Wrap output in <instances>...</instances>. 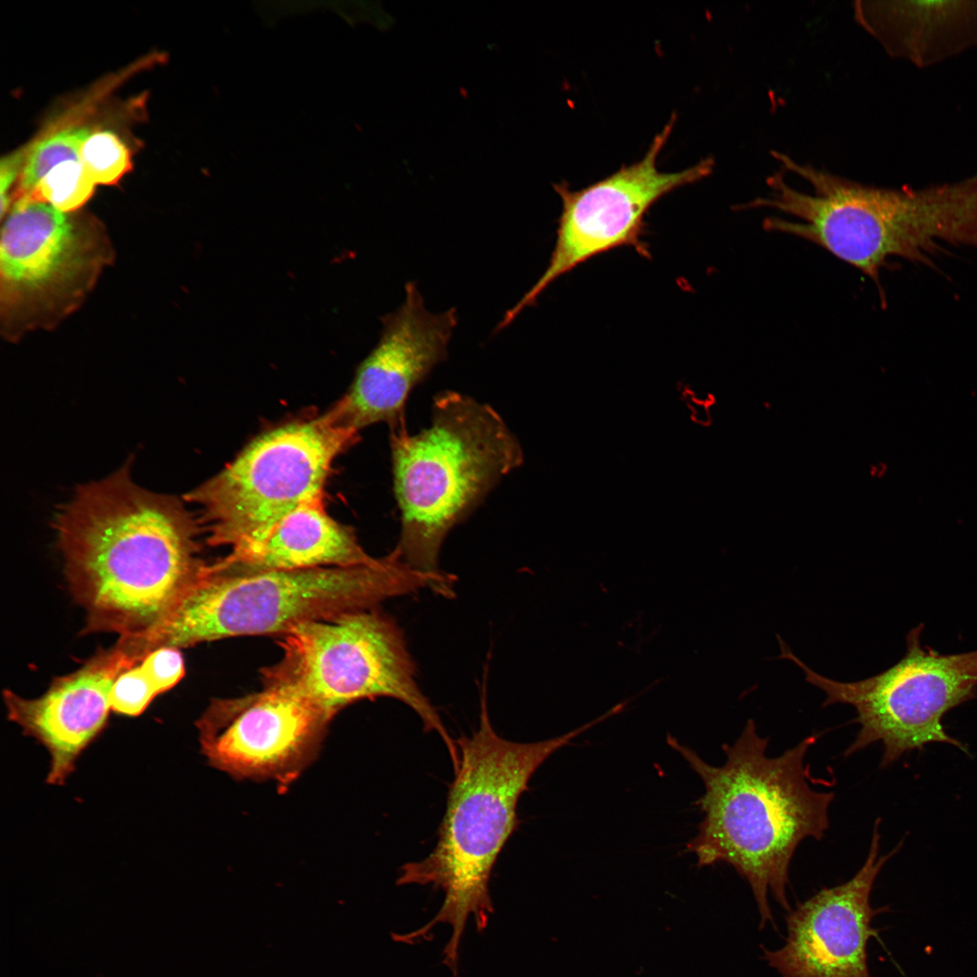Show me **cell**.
Returning a JSON list of instances; mask_svg holds the SVG:
<instances>
[{"instance_id":"obj_13","label":"cell","mask_w":977,"mask_h":977,"mask_svg":"<svg viewBox=\"0 0 977 977\" xmlns=\"http://www.w3.org/2000/svg\"><path fill=\"white\" fill-rule=\"evenodd\" d=\"M879 821L859 870L849 881L823 887L791 909L785 944L777 950L763 947V958L780 977H871L867 950L877 935L871 922L884 908L871 906L870 894L881 868L902 845L878 856Z\"/></svg>"},{"instance_id":"obj_4","label":"cell","mask_w":977,"mask_h":977,"mask_svg":"<svg viewBox=\"0 0 977 977\" xmlns=\"http://www.w3.org/2000/svg\"><path fill=\"white\" fill-rule=\"evenodd\" d=\"M772 155L813 193L792 187L777 172L766 180L767 196L737 209L769 208L796 218L768 217L763 226L822 247L877 285L890 258L927 263L946 244L977 248V185L970 179L918 189L877 187L801 164L783 152Z\"/></svg>"},{"instance_id":"obj_5","label":"cell","mask_w":977,"mask_h":977,"mask_svg":"<svg viewBox=\"0 0 977 977\" xmlns=\"http://www.w3.org/2000/svg\"><path fill=\"white\" fill-rule=\"evenodd\" d=\"M440 574H423L393 550L371 564L239 571L206 564L167 618L139 640L151 652L223 638L277 634L313 621L371 608L422 589L437 593Z\"/></svg>"},{"instance_id":"obj_7","label":"cell","mask_w":977,"mask_h":977,"mask_svg":"<svg viewBox=\"0 0 977 977\" xmlns=\"http://www.w3.org/2000/svg\"><path fill=\"white\" fill-rule=\"evenodd\" d=\"M356 435L330 410L280 426L258 436L223 470L188 492L185 499L197 507L206 542L229 550L217 561L235 563L293 510L323 498L334 460Z\"/></svg>"},{"instance_id":"obj_17","label":"cell","mask_w":977,"mask_h":977,"mask_svg":"<svg viewBox=\"0 0 977 977\" xmlns=\"http://www.w3.org/2000/svg\"><path fill=\"white\" fill-rule=\"evenodd\" d=\"M323 498L302 504L286 516L269 535L240 560L222 569L239 571L288 570L324 566L371 564L354 532L334 520Z\"/></svg>"},{"instance_id":"obj_8","label":"cell","mask_w":977,"mask_h":977,"mask_svg":"<svg viewBox=\"0 0 977 977\" xmlns=\"http://www.w3.org/2000/svg\"><path fill=\"white\" fill-rule=\"evenodd\" d=\"M281 658L263 671L332 716L361 699L391 697L411 707L426 731H435L453 765L459 750L436 709L421 690L403 633L375 608L299 624L280 636Z\"/></svg>"},{"instance_id":"obj_22","label":"cell","mask_w":977,"mask_h":977,"mask_svg":"<svg viewBox=\"0 0 977 977\" xmlns=\"http://www.w3.org/2000/svg\"><path fill=\"white\" fill-rule=\"evenodd\" d=\"M139 664L158 694L174 687L185 674L184 659L177 648H158Z\"/></svg>"},{"instance_id":"obj_18","label":"cell","mask_w":977,"mask_h":977,"mask_svg":"<svg viewBox=\"0 0 977 977\" xmlns=\"http://www.w3.org/2000/svg\"><path fill=\"white\" fill-rule=\"evenodd\" d=\"M92 131L88 127H67L37 140L25 154L12 197V204L29 195L41 179L54 166L67 161H80L81 148Z\"/></svg>"},{"instance_id":"obj_3","label":"cell","mask_w":977,"mask_h":977,"mask_svg":"<svg viewBox=\"0 0 977 977\" xmlns=\"http://www.w3.org/2000/svg\"><path fill=\"white\" fill-rule=\"evenodd\" d=\"M605 720L604 716L560 736L517 743L499 736L488 716L486 688L480 699L479 725L457 741L459 765L450 785L447 805L433 850L421 861L400 868L402 885H431L444 893L435 916L422 927L394 935L396 942L427 939L438 924L451 926L442 963L458 975L459 949L470 915L477 931L486 929L494 912L489 878L505 844L517 827V806L540 765L555 751Z\"/></svg>"},{"instance_id":"obj_2","label":"cell","mask_w":977,"mask_h":977,"mask_svg":"<svg viewBox=\"0 0 977 977\" xmlns=\"http://www.w3.org/2000/svg\"><path fill=\"white\" fill-rule=\"evenodd\" d=\"M817 736L811 735L776 757L766 754L769 739L749 719L740 736L723 749L721 766L705 762L694 750L669 736L678 752L703 781L697 801L704 813L697 835L687 844L699 867L726 863L750 886L760 926L773 923L769 895L787 912L789 869L798 845L820 839L829 828L833 792L811 786L805 756Z\"/></svg>"},{"instance_id":"obj_12","label":"cell","mask_w":977,"mask_h":977,"mask_svg":"<svg viewBox=\"0 0 977 977\" xmlns=\"http://www.w3.org/2000/svg\"><path fill=\"white\" fill-rule=\"evenodd\" d=\"M334 716L292 687L213 701L197 720L209 764L236 779L289 783L317 757Z\"/></svg>"},{"instance_id":"obj_1","label":"cell","mask_w":977,"mask_h":977,"mask_svg":"<svg viewBox=\"0 0 977 977\" xmlns=\"http://www.w3.org/2000/svg\"><path fill=\"white\" fill-rule=\"evenodd\" d=\"M130 466L129 459L109 477L78 486L52 520L87 630L120 639L158 627L206 564L197 517L176 498L136 484Z\"/></svg>"},{"instance_id":"obj_9","label":"cell","mask_w":977,"mask_h":977,"mask_svg":"<svg viewBox=\"0 0 977 977\" xmlns=\"http://www.w3.org/2000/svg\"><path fill=\"white\" fill-rule=\"evenodd\" d=\"M104 224L28 198L3 219L0 332L9 341L52 330L76 311L114 260Z\"/></svg>"},{"instance_id":"obj_19","label":"cell","mask_w":977,"mask_h":977,"mask_svg":"<svg viewBox=\"0 0 977 977\" xmlns=\"http://www.w3.org/2000/svg\"><path fill=\"white\" fill-rule=\"evenodd\" d=\"M95 185L80 161H67L51 169L33 192L23 198L46 203L62 212L71 213L80 210L91 197Z\"/></svg>"},{"instance_id":"obj_21","label":"cell","mask_w":977,"mask_h":977,"mask_svg":"<svg viewBox=\"0 0 977 977\" xmlns=\"http://www.w3.org/2000/svg\"><path fill=\"white\" fill-rule=\"evenodd\" d=\"M157 695L151 680L138 664L117 678L109 693V704L118 714L137 716Z\"/></svg>"},{"instance_id":"obj_20","label":"cell","mask_w":977,"mask_h":977,"mask_svg":"<svg viewBox=\"0 0 977 977\" xmlns=\"http://www.w3.org/2000/svg\"><path fill=\"white\" fill-rule=\"evenodd\" d=\"M79 160L96 185H114L132 166L129 149L109 130L91 132L81 148Z\"/></svg>"},{"instance_id":"obj_10","label":"cell","mask_w":977,"mask_h":977,"mask_svg":"<svg viewBox=\"0 0 977 977\" xmlns=\"http://www.w3.org/2000/svg\"><path fill=\"white\" fill-rule=\"evenodd\" d=\"M923 624L906 636V651L887 669L870 678L841 682L817 673L779 640L778 658L795 663L808 683L821 689L822 707L848 704L857 711L860 726L845 755L875 742L884 745L880 767L897 761L904 754L930 743H946L964 754L967 747L949 735L943 717L952 708L973 698L977 688V650L941 654L921 644Z\"/></svg>"},{"instance_id":"obj_11","label":"cell","mask_w":977,"mask_h":977,"mask_svg":"<svg viewBox=\"0 0 977 977\" xmlns=\"http://www.w3.org/2000/svg\"><path fill=\"white\" fill-rule=\"evenodd\" d=\"M676 116L658 133L645 156L629 166L579 190L566 182L554 185L562 202L556 238L549 263L527 292L509 308L497 330L507 327L560 276L596 255L620 247H632L647 256L642 242L644 218L661 197L681 186L707 177L715 162L707 157L678 172H662L657 158L666 144Z\"/></svg>"},{"instance_id":"obj_6","label":"cell","mask_w":977,"mask_h":977,"mask_svg":"<svg viewBox=\"0 0 977 977\" xmlns=\"http://www.w3.org/2000/svg\"><path fill=\"white\" fill-rule=\"evenodd\" d=\"M394 488L401 532L394 549L412 569L439 574L448 533L523 462L521 446L489 405L446 391L431 424L415 434L392 431Z\"/></svg>"},{"instance_id":"obj_14","label":"cell","mask_w":977,"mask_h":977,"mask_svg":"<svg viewBox=\"0 0 977 977\" xmlns=\"http://www.w3.org/2000/svg\"><path fill=\"white\" fill-rule=\"evenodd\" d=\"M457 322L454 308L429 311L416 284L406 283L403 303L384 318L378 344L358 367L349 391L330 410L337 421L356 432L377 422L388 423L392 431L406 427L409 394L445 360Z\"/></svg>"},{"instance_id":"obj_16","label":"cell","mask_w":977,"mask_h":977,"mask_svg":"<svg viewBox=\"0 0 977 977\" xmlns=\"http://www.w3.org/2000/svg\"><path fill=\"white\" fill-rule=\"evenodd\" d=\"M854 11L891 56L919 68L977 46V1H860Z\"/></svg>"},{"instance_id":"obj_15","label":"cell","mask_w":977,"mask_h":977,"mask_svg":"<svg viewBox=\"0 0 977 977\" xmlns=\"http://www.w3.org/2000/svg\"><path fill=\"white\" fill-rule=\"evenodd\" d=\"M141 661L118 642L77 671L53 681L39 697L27 699L10 690L4 692L8 719L50 754L47 783L64 784L81 754L107 725L115 680Z\"/></svg>"},{"instance_id":"obj_23","label":"cell","mask_w":977,"mask_h":977,"mask_svg":"<svg viewBox=\"0 0 977 977\" xmlns=\"http://www.w3.org/2000/svg\"><path fill=\"white\" fill-rule=\"evenodd\" d=\"M24 152H17L2 159L0 165V195L1 208L0 216L3 220L12 205V188L17 175L21 174Z\"/></svg>"}]
</instances>
